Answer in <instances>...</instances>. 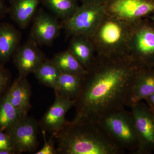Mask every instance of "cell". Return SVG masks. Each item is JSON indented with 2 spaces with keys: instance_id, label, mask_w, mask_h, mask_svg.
I'll return each mask as SVG.
<instances>
[{
  "instance_id": "cell-1",
  "label": "cell",
  "mask_w": 154,
  "mask_h": 154,
  "mask_svg": "<svg viewBox=\"0 0 154 154\" xmlns=\"http://www.w3.org/2000/svg\"><path fill=\"white\" fill-rule=\"evenodd\" d=\"M140 66L128 55L116 58L96 55L74 101L75 113L72 122L99 121L105 116L125 109Z\"/></svg>"
},
{
  "instance_id": "cell-2",
  "label": "cell",
  "mask_w": 154,
  "mask_h": 154,
  "mask_svg": "<svg viewBox=\"0 0 154 154\" xmlns=\"http://www.w3.org/2000/svg\"><path fill=\"white\" fill-rule=\"evenodd\" d=\"M56 148L60 154H122V148L99 121L68 122L55 132Z\"/></svg>"
},
{
  "instance_id": "cell-3",
  "label": "cell",
  "mask_w": 154,
  "mask_h": 154,
  "mask_svg": "<svg viewBox=\"0 0 154 154\" xmlns=\"http://www.w3.org/2000/svg\"><path fill=\"white\" fill-rule=\"evenodd\" d=\"M136 22H128L106 14L89 36L94 44L96 55L105 58L128 55V43Z\"/></svg>"
},
{
  "instance_id": "cell-4",
  "label": "cell",
  "mask_w": 154,
  "mask_h": 154,
  "mask_svg": "<svg viewBox=\"0 0 154 154\" xmlns=\"http://www.w3.org/2000/svg\"><path fill=\"white\" fill-rule=\"evenodd\" d=\"M99 121L122 148L133 154L136 151L139 141L131 112L122 109L105 116Z\"/></svg>"
},
{
  "instance_id": "cell-5",
  "label": "cell",
  "mask_w": 154,
  "mask_h": 154,
  "mask_svg": "<svg viewBox=\"0 0 154 154\" xmlns=\"http://www.w3.org/2000/svg\"><path fill=\"white\" fill-rule=\"evenodd\" d=\"M128 54L140 66L154 67V24L143 19L135 23Z\"/></svg>"
},
{
  "instance_id": "cell-6",
  "label": "cell",
  "mask_w": 154,
  "mask_h": 154,
  "mask_svg": "<svg viewBox=\"0 0 154 154\" xmlns=\"http://www.w3.org/2000/svg\"><path fill=\"white\" fill-rule=\"evenodd\" d=\"M106 14L105 5L83 4L71 17L62 22V28L68 36H90Z\"/></svg>"
},
{
  "instance_id": "cell-7",
  "label": "cell",
  "mask_w": 154,
  "mask_h": 154,
  "mask_svg": "<svg viewBox=\"0 0 154 154\" xmlns=\"http://www.w3.org/2000/svg\"><path fill=\"white\" fill-rule=\"evenodd\" d=\"M130 107L139 141L134 154H151L154 151V111L141 102Z\"/></svg>"
},
{
  "instance_id": "cell-8",
  "label": "cell",
  "mask_w": 154,
  "mask_h": 154,
  "mask_svg": "<svg viewBox=\"0 0 154 154\" xmlns=\"http://www.w3.org/2000/svg\"><path fill=\"white\" fill-rule=\"evenodd\" d=\"M38 122L25 115L11 128L6 131L16 154L35 151L38 146Z\"/></svg>"
},
{
  "instance_id": "cell-9",
  "label": "cell",
  "mask_w": 154,
  "mask_h": 154,
  "mask_svg": "<svg viewBox=\"0 0 154 154\" xmlns=\"http://www.w3.org/2000/svg\"><path fill=\"white\" fill-rule=\"evenodd\" d=\"M106 14L130 22H136L154 14L153 0H109Z\"/></svg>"
},
{
  "instance_id": "cell-10",
  "label": "cell",
  "mask_w": 154,
  "mask_h": 154,
  "mask_svg": "<svg viewBox=\"0 0 154 154\" xmlns=\"http://www.w3.org/2000/svg\"><path fill=\"white\" fill-rule=\"evenodd\" d=\"M32 21L29 39L38 46L51 44L62 28L56 17L42 8L37 10Z\"/></svg>"
},
{
  "instance_id": "cell-11",
  "label": "cell",
  "mask_w": 154,
  "mask_h": 154,
  "mask_svg": "<svg viewBox=\"0 0 154 154\" xmlns=\"http://www.w3.org/2000/svg\"><path fill=\"white\" fill-rule=\"evenodd\" d=\"M12 58L19 76L25 78L31 73H33L47 59L38 45L30 39L19 46Z\"/></svg>"
},
{
  "instance_id": "cell-12",
  "label": "cell",
  "mask_w": 154,
  "mask_h": 154,
  "mask_svg": "<svg viewBox=\"0 0 154 154\" xmlns=\"http://www.w3.org/2000/svg\"><path fill=\"white\" fill-rule=\"evenodd\" d=\"M55 95L53 104L38 122L42 130L58 132L68 122L66 119V115L69 110L74 107V101L58 94Z\"/></svg>"
},
{
  "instance_id": "cell-13",
  "label": "cell",
  "mask_w": 154,
  "mask_h": 154,
  "mask_svg": "<svg viewBox=\"0 0 154 154\" xmlns=\"http://www.w3.org/2000/svg\"><path fill=\"white\" fill-rule=\"evenodd\" d=\"M154 93V67L141 66L135 78L128 106L138 102Z\"/></svg>"
},
{
  "instance_id": "cell-14",
  "label": "cell",
  "mask_w": 154,
  "mask_h": 154,
  "mask_svg": "<svg viewBox=\"0 0 154 154\" xmlns=\"http://www.w3.org/2000/svg\"><path fill=\"white\" fill-rule=\"evenodd\" d=\"M22 34L11 24H0V66H4L20 46Z\"/></svg>"
},
{
  "instance_id": "cell-15",
  "label": "cell",
  "mask_w": 154,
  "mask_h": 154,
  "mask_svg": "<svg viewBox=\"0 0 154 154\" xmlns=\"http://www.w3.org/2000/svg\"><path fill=\"white\" fill-rule=\"evenodd\" d=\"M31 88L27 78L20 76L14 81L5 93L12 105L25 115H28L31 108Z\"/></svg>"
},
{
  "instance_id": "cell-16",
  "label": "cell",
  "mask_w": 154,
  "mask_h": 154,
  "mask_svg": "<svg viewBox=\"0 0 154 154\" xmlns=\"http://www.w3.org/2000/svg\"><path fill=\"white\" fill-rule=\"evenodd\" d=\"M68 49L87 70L96 57L94 44L90 37L85 35L79 34L72 36Z\"/></svg>"
},
{
  "instance_id": "cell-17",
  "label": "cell",
  "mask_w": 154,
  "mask_h": 154,
  "mask_svg": "<svg viewBox=\"0 0 154 154\" xmlns=\"http://www.w3.org/2000/svg\"><path fill=\"white\" fill-rule=\"evenodd\" d=\"M9 12L11 19L22 29L33 21L41 0H11Z\"/></svg>"
},
{
  "instance_id": "cell-18",
  "label": "cell",
  "mask_w": 154,
  "mask_h": 154,
  "mask_svg": "<svg viewBox=\"0 0 154 154\" xmlns=\"http://www.w3.org/2000/svg\"><path fill=\"white\" fill-rule=\"evenodd\" d=\"M83 77L61 73L54 90L55 94L74 101L79 94Z\"/></svg>"
},
{
  "instance_id": "cell-19",
  "label": "cell",
  "mask_w": 154,
  "mask_h": 154,
  "mask_svg": "<svg viewBox=\"0 0 154 154\" xmlns=\"http://www.w3.org/2000/svg\"><path fill=\"white\" fill-rule=\"evenodd\" d=\"M52 60L61 73L84 77L87 70L68 49L58 53Z\"/></svg>"
},
{
  "instance_id": "cell-20",
  "label": "cell",
  "mask_w": 154,
  "mask_h": 154,
  "mask_svg": "<svg viewBox=\"0 0 154 154\" xmlns=\"http://www.w3.org/2000/svg\"><path fill=\"white\" fill-rule=\"evenodd\" d=\"M24 116L12 105L5 93L0 97V131H6L10 129Z\"/></svg>"
},
{
  "instance_id": "cell-21",
  "label": "cell",
  "mask_w": 154,
  "mask_h": 154,
  "mask_svg": "<svg viewBox=\"0 0 154 154\" xmlns=\"http://www.w3.org/2000/svg\"><path fill=\"white\" fill-rule=\"evenodd\" d=\"M41 2L62 22L71 17L79 7L76 0H41Z\"/></svg>"
},
{
  "instance_id": "cell-22",
  "label": "cell",
  "mask_w": 154,
  "mask_h": 154,
  "mask_svg": "<svg viewBox=\"0 0 154 154\" xmlns=\"http://www.w3.org/2000/svg\"><path fill=\"white\" fill-rule=\"evenodd\" d=\"M61 73L52 60L47 59L33 74L40 84L54 90Z\"/></svg>"
},
{
  "instance_id": "cell-23",
  "label": "cell",
  "mask_w": 154,
  "mask_h": 154,
  "mask_svg": "<svg viewBox=\"0 0 154 154\" xmlns=\"http://www.w3.org/2000/svg\"><path fill=\"white\" fill-rule=\"evenodd\" d=\"M43 138L45 140V144L43 147L38 151L35 153V154H57L56 149L54 147L55 140V132L51 133V135L46 140L45 133L46 131L42 130Z\"/></svg>"
},
{
  "instance_id": "cell-24",
  "label": "cell",
  "mask_w": 154,
  "mask_h": 154,
  "mask_svg": "<svg viewBox=\"0 0 154 154\" xmlns=\"http://www.w3.org/2000/svg\"><path fill=\"white\" fill-rule=\"evenodd\" d=\"M11 81V75L9 72L0 66V97L6 93L9 88Z\"/></svg>"
},
{
  "instance_id": "cell-25",
  "label": "cell",
  "mask_w": 154,
  "mask_h": 154,
  "mask_svg": "<svg viewBox=\"0 0 154 154\" xmlns=\"http://www.w3.org/2000/svg\"><path fill=\"white\" fill-rule=\"evenodd\" d=\"M8 150L16 154L11 138L6 131H0V151Z\"/></svg>"
},
{
  "instance_id": "cell-26",
  "label": "cell",
  "mask_w": 154,
  "mask_h": 154,
  "mask_svg": "<svg viewBox=\"0 0 154 154\" xmlns=\"http://www.w3.org/2000/svg\"><path fill=\"white\" fill-rule=\"evenodd\" d=\"M82 4H91L95 5H105L109 0H79Z\"/></svg>"
},
{
  "instance_id": "cell-27",
  "label": "cell",
  "mask_w": 154,
  "mask_h": 154,
  "mask_svg": "<svg viewBox=\"0 0 154 154\" xmlns=\"http://www.w3.org/2000/svg\"><path fill=\"white\" fill-rule=\"evenodd\" d=\"M149 107L154 111V93L145 99Z\"/></svg>"
},
{
  "instance_id": "cell-28",
  "label": "cell",
  "mask_w": 154,
  "mask_h": 154,
  "mask_svg": "<svg viewBox=\"0 0 154 154\" xmlns=\"http://www.w3.org/2000/svg\"><path fill=\"white\" fill-rule=\"evenodd\" d=\"M7 8L3 0H0V18H2L6 14Z\"/></svg>"
},
{
  "instance_id": "cell-29",
  "label": "cell",
  "mask_w": 154,
  "mask_h": 154,
  "mask_svg": "<svg viewBox=\"0 0 154 154\" xmlns=\"http://www.w3.org/2000/svg\"><path fill=\"white\" fill-rule=\"evenodd\" d=\"M148 18L154 24V14H152V15H150V16H149Z\"/></svg>"
},
{
  "instance_id": "cell-30",
  "label": "cell",
  "mask_w": 154,
  "mask_h": 154,
  "mask_svg": "<svg viewBox=\"0 0 154 154\" xmlns=\"http://www.w3.org/2000/svg\"><path fill=\"white\" fill-rule=\"evenodd\" d=\"M3 1H4V0H3ZM8 1H11V0H8Z\"/></svg>"
},
{
  "instance_id": "cell-31",
  "label": "cell",
  "mask_w": 154,
  "mask_h": 154,
  "mask_svg": "<svg viewBox=\"0 0 154 154\" xmlns=\"http://www.w3.org/2000/svg\"><path fill=\"white\" fill-rule=\"evenodd\" d=\"M153 1H154V0H153Z\"/></svg>"
}]
</instances>
